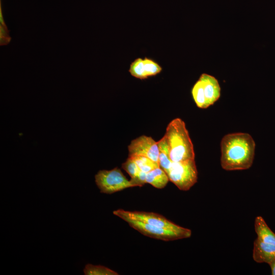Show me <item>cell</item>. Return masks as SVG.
<instances>
[{
	"label": "cell",
	"mask_w": 275,
	"mask_h": 275,
	"mask_svg": "<svg viewBox=\"0 0 275 275\" xmlns=\"http://www.w3.org/2000/svg\"><path fill=\"white\" fill-rule=\"evenodd\" d=\"M256 144L249 133L236 132L225 135L221 142V165L226 171L249 169L254 159Z\"/></svg>",
	"instance_id": "6da1fadb"
},
{
	"label": "cell",
	"mask_w": 275,
	"mask_h": 275,
	"mask_svg": "<svg viewBox=\"0 0 275 275\" xmlns=\"http://www.w3.org/2000/svg\"><path fill=\"white\" fill-rule=\"evenodd\" d=\"M164 135L172 162L195 159L194 146L184 122L177 118L168 124Z\"/></svg>",
	"instance_id": "7a4b0ae2"
},
{
	"label": "cell",
	"mask_w": 275,
	"mask_h": 275,
	"mask_svg": "<svg viewBox=\"0 0 275 275\" xmlns=\"http://www.w3.org/2000/svg\"><path fill=\"white\" fill-rule=\"evenodd\" d=\"M168 176L169 180L180 190H188L198 180V171L195 159L172 162Z\"/></svg>",
	"instance_id": "3957f363"
},
{
	"label": "cell",
	"mask_w": 275,
	"mask_h": 275,
	"mask_svg": "<svg viewBox=\"0 0 275 275\" xmlns=\"http://www.w3.org/2000/svg\"><path fill=\"white\" fill-rule=\"evenodd\" d=\"M124 221L141 234L151 238L163 241H173L187 238L191 235V231L184 227L180 230H173L153 226L130 218H125Z\"/></svg>",
	"instance_id": "277c9868"
},
{
	"label": "cell",
	"mask_w": 275,
	"mask_h": 275,
	"mask_svg": "<svg viewBox=\"0 0 275 275\" xmlns=\"http://www.w3.org/2000/svg\"><path fill=\"white\" fill-rule=\"evenodd\" d=\"M95 183L101 193L112 194L134 187L118 168L111 170H100L95 176Z\"/></svg>",
	"instance_id": "5b68a950"
},
{
	"label": "cell",
	"mask_w": 275,
	"mask_h": 275,
	"mask_svg": "<svg viewBox=\"0 0 275 275\" xmlns=\"http://www.w3.org/2000/svg\"><path fill=\"white\" fill-rule=\"evenodd\" d=\"M113 214L123 220L130 218L153 226L173 230H180L183 227L173 223L163 216L154 212L130 211L119 209L113 211Z\"/></svg>",
	"instance_id": "8992f818"
},
{
	"label": "cell",
	"mask_w": 275,
	"mask_h": 275,
	"mask_svg": "<svg viewBox=\"0 0 275 275\" xmlns=\"http://www.w3.org/2000/svg\"><path fill=\"white\" fill-rule=\"evenodd\" d=\"M128 156L143 155L158 163L157 142L151 136L143 135L133 140L128 145Z\"/></svg>",
	"instance_id": "52a82bcc"
},
{
	"label": "cell",
	"mask_w": 275,
	"mask_h": 275,
	"mask_svg": "<svg viewBox=\"0 0 275 275\" xmlns=\"http://www.w3.org/2000/svg\"><path fill=\"white\" fill-rule=\"evenodd\" d=\"M202 81L203 92L207 107L213 104L221 96V87L218 80L213 76L202 73L199 78Z\"/></svg>",
	"instance_id": "ba28073f"
},
{
	"label": "cell",
	"mask_w": 275,
	"mask_h": 275,
	"mask_svg": "<svg viewBox=\"0 0 275 275\" xmlns=\"http://www.w3.org/2000/svg\"><path fill=\"white\" fill-rule=\"evenodd\" d=\"M253 258L257 263L270 264L275 260V244L264 242L257 238L254 242Z\"/></svg>",
	"instance_id": "9c48e42d"
},
{
	"label": "cell",
	"mask_w": 275,
	"mask_h": 275,
	"mask_svg": "<svg viewBox=\"0 0 275 275\" xmlns=\"http://www.w3.org/2000/svg\"><path fill=\"white\" fill-rule=\"evenodd\" d=\"M254 228L257 238L264 242L275 244V233L268 227L262 216L256 217Z\"/></svg>",
	"instance_id": "30bf717a"
},
{
	"label": "cell",
	"mask_w": 275,
	"mask_h": 275,
	"mask_svg": "<svg viewBox=\"0 0 275 275\" xmlns=\"http://www.w3.org/2000/svg\"><path fill=\"white\" fill-rule=\"evenodd\" d=\"M169 181L167 174L159 167L147 173L146 183L150 184L156 188H164Z\"/></svg>",
	"instance_id": "8fae6325"
},
{
	"label": "cell",
	"mask_w": 275,
	"mask_h": 275,
	"mask_svg": "<svg viewBox=\"0 0 275 275\" xmlns=\"http://www.w3.org/2000/svg\"><path fill=\"white\" fill-rule=\"evenodd\" d=\"M157 142L159 150V166L168 175L172 161L170 157L169 148L166 136L164 135Z\"/></svg>",
	"instance_id": "7c38bea8"
},
{
	"label": "cell",
	"mask_w": 275,
	"mask_h": 275,
	"mask_svg": "<svg viewBox=\"0 0 275 275\" xmlns=\"http://www.w3.org/2000/svg\"><path fill=\"white\" fill-rule=\"evenodd\" d=\"M191 95L197 106L201 108H207L203 87L200 79L195 82L191 89Z\"/></svg>",
	"instance_id": "4fadbf2b"
},
{
	"label": "cell",
	"mask_w": 275,
	"mask_h": 275,
	"mask_svg": "<svg viewBox=\"0 0 275 275\" xmlns=\"http://www.w3.org/2000/svg\"><path fill=\"white\" fill-rule=\"evenodd\" d=\"M128 157L134 160L141 171L147 173L159 167L158 163L145 156L133 155Z\"/></svg>",
	"instance_id": "5bb4252c"
},
{
	"label": "cell",
	"mask_w": 275,
	"mask_h": 275,
	"mask_svg": "<svg viewBox=\"0 0 275 275\" xmlns=\"http://www.w3.org/2000/svg\"><path fill=\"white\" fill-rule=\"evenodd\" d=\"M85 275H118L116 271L102 265L87 264L84 270Z\"/></svg>",
	"instance_id": "9a60e30c"
},
{
	"label": "cell",
	"mask_w": 275,
	"mask_h": 275,
	"mask_svg": "<svg viewBox=\"0 0 275 275\" xmlns=\"http://www.w3.org/2000/svg\"><path fill=\"white\" fill-rule=\"evenodd\" d=\"M129 72L132 76L140 79L148 78L145 70L144 59L141 58L136 59L131 63Z\"/></svg>",
	"instance_id": "2e32d148"
},
{
	"label": "cell",
	"mask_w": 275,
	"mask_h": 275,
	"mask_svg": "<svg viewBox=\"0 0 275 275\" xmlns=\"http://www.w3.org/2000/svg\"><path fill=\"white\" fill-rule=\"evenodd\" d=\"M144 64L147 77L155 76L162 71V67L151 59L145 57L144 59Z\"/></svg>",
	"instance_id": "e0dca14e"
},
{
	"label": "cell",
	"mask_w": 275,
	"mask_h": 275,
	"mask_svg": "<svg viewBox=\"0 0 275 275\" xmlns=\"http://www.w3.org/2000/svg\"><path fill=\"white\" fill-rule=\"evenodd\" d=\"M122 168L129 175L131 178H134L141 171L134 160L130 157L122 163Z\"/></svg>",
	"instance_id": "ac0fdd59"
},
{
	"label": "cell",
	"mask_w": 275,
	"mask_h": 275,
	"mask_svg": "<svg viewBox=\"0 0 275 275\" xmlns=\"http://www.w3.org/2000/svg\"><path fill=\"white\" fill-rule=\"evenodd\" d=\"M147 173L140 171L138 174L133 178H131L130 181L135 186H142L146 183Z\"/></svg>",
	"instance_id": "d6986e66"
},
{
	"label": "cell",
	"mask_w": 275,
	"mask_h": 275,
	"mask_svg": "<svg viewBox=\"0 0 275 275\" xmlns=\"http://www.w3.org/2000/svg\"><path fill=\"white\" fill-rule=\"evenodd\" d=\"M0 37L9 38L8 31L7 30V28L1 24L0 26Z\"/></svg>",
	"instance_id": "ffe728a7"
},
{
	"label": "cell",
	"mask_w": 275,
	"mask_h": 275,
	"mask_svg": "<svg viewBox=\"0 0 275 275\" xmlns=\"http://www.w3.org/2000/svg\"><path fill=\"white\" fill-rule=\"evenodd\" d=\"M271 269L272 275H275V260L268 264Z\"/></svg>",
	"instance_id": "44dd1931"
},
{
	"label": "cell",
	"mask_w": 275,
	"mask_h": 275,
	"mask_svg": "<svg viewBox=\"0 0 275 275\" xmlns=\"http://www.w3.org/2000/svg\"><path fill=\"white\" fill-rule=\"evenodd\" d=\"M11 40L10 38H5L3 37H0L1 45H5L7 44L10 40Z\"/></svg>",
	"instance_id": "7402d4cb"
},
{
	"label": "cell",
	"mask_w": 275,
	"mask_h": 275,
	"mask_svg": "<svg viewBox=\"0 0 275 275\" xmlns=\"http://www.w3.org/2000/svg\"><path fill=\"white\" fill-rule=\"evenodd\" d=\"M0 22H1V25H2L3 26H4V27L7 28V27H6L5 24V22H4L3 15H2V13L1 9V10H0Z\"/></svg>",
	"instance_id": "603a6c76"
}]
</instances>
